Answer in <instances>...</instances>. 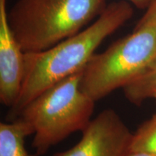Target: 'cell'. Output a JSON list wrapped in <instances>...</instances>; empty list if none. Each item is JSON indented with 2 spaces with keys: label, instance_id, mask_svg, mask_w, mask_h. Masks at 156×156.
<instances>
[{
  "label": "cell",
  "instance_id": "cell-1",
  "mask_svg": "<svg viewBox=\"0 0 156 156\" xmlns=\"http://www.w3.org/2000/svg\"><path fill=\"white\" fill-rule=\"evenodd\" d=\"M133 8L126 1L107 5L94 23L48 49L25 52L22 89L7 114V122L18 118L30 101L44 91L85 67L103 41L131 18Z\"/></svg>",
  "mask_w": 156,
  "mask_h": 156
},
{
  "label": "cell",
  "instance_id": "cell-2",
  "mask_svg": "<svg viewBox=\"0 0 156 156\" xmlns=\"http://www.w3.org/2000/svg\"><path fill=\"white\" fill-rule=\"evenodd\" d=\"M104 5L105 0H17L7 19L23 51L38 52L83 30Z\"/></svg>",
  "mask_w": 156,
  "mask_h": 156
},
{
  "label": "cell",
  "instance_id": "cell-3",
  "mask_svg": "<svg viewBox=\"0 0 156 156\" xmlns=\"http://www.w3.org/2000/svg\"><path fill=\"white\" fill-rule=\"evenodd\" d=\"M83 69L38 95L20 115L34 129L32 147L37 156L70 134L83 132L92 120L95 101L82 90Z\"/></svg>",
  "mask_w": 156,
  "mask_h": 156
},
{
  "label": "cell",
  "instance_id": "cell-4",
  "mask_svg": "<svg viewBox=\"0 0 156 156\" xmlns=\"http://www.w3.org/2000/svg\"><path fill=\"white\" fill-rule=\"evenodd\" d=\"M156 64V25H136L134 32L95 53L83 69L82 90L93 101L139 79Z\"/></svg>",
  "mask_w": 156,
  "mask_h": 156
},
{
  "label": "cell",
  "instance_id": "cell-5",
  "mask_svg": "<svg viewBox=\"0 0 156 156\" xmlns=\"http://www.w3.org/2000/svg\"><path fill=\"white\" fill-rule=\"evenodd\" d=\"M132 134L113 109H106L90 122L81 140L53 156H123L128 152Z\"/></svg>",
  "mask_w": 156,
  "mask_h": 156
},
{
  "label": "cell",
  "instance_id": "cell-6",
  "mask_svg": "<svg viewBox=\"0 0 156 156\" xmlns=\"http://www.w3.org/2000/svg\"><path fill=\"white\" fill-rule=\"evenodd\" d=\"M7 0H0V101L11 108L18 98L25 75V52L7 19Z\"/></svg>",
  "mask_w": 156,
  "mask_h": 156
},
{
  "label": "cell",
  "instance_id": "cell-7",
  "mask_svg": "<svg viewBox=\"0 0 156 156\" xmlns=\"http://www.w3.org/2000/svg\"><path fill=\"white\" fill-rule=\"evenodd\" d=\"M34 131L28 122L19 117L0 124V156H37L27 151L25 140Z\"/></svg>",
  "mask_w": 156,
  "mask_h": 156
},
{
  "label": "cell",
  "instance_id": "cell-8",
  "mask_svg": "<svg viewBox=\"0 0 156 156\" xmlns=\"http://www.w3.org/2000/svg\"><path fill=\"white\" fill-rule=\"evenodd\" d=\"M127 100L135 105H140L145 100H156V64L139 79L123 88Z\"/></svg>",
  "mask_w": 156,
  "mask_h": 156
},
{
  "label": "cell",
  "instance_id": "cell-9",
  "mask_svg": "<svg viewBox=\"0 0 156 156\" xmlns=\"http://www.w3.org/2000/svg\"><path fill=\"white\" fill-rule=\"evenodd\" d=\"M128 151L145 152L156 155V114L132 134Z\"/></svg>",
  "mask_w": 156,
  "mask_h": 156
},
{
  "label": "cell",
  "instance_id": "cell-10",
  "mask_svg": "<svg viewBox=\"0 0 156 156\" xmlns=\"http://www.w3.org/2000/svg\"><path fill=\"white\" fill-rule=\"evenodd\" d=\"M156 25V0L146 9V12L142 16L136 25Z\"/></svg>",
  "mask_w": 156,
  "mask_h": 156
},
{
  "label": "cell",
  "instance_id": "cell-11",
  "mask_svg": "<svg viewBox=\"0 0 156 156\" xmlns=\"http://www.w3.org/2000/svg\"><path fill=\"white\" fill-rule=\"evenodd\" d=\"M137 8L147 9L155 0H127Z\"/></svg>",
  "mask_w": 156,
  "mask_h": 156
},
{
  "label": "cell",
  "instance_id": "cell-12",
  "mask_svg": "<svg viewBox=\"0 0 156 156\" xmlns=\"http://www.w3.org/2000/svg\"><path fill=\"white\" fill-rule=\"evenodd\" d=\"M123 156H156L153 154L141 151H128Z\"/></svg>",
  "mask_w": 156,
  "mask_h": 156
}]
</instances>
